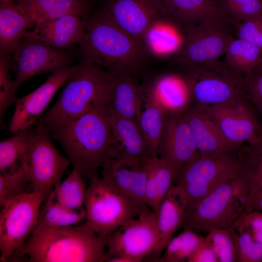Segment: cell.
I'll return each mask as SVG.
<instances>
[{"mask_svg":"<svg viewBox=\"0 0 262 262\" xmlns=\"http://www.w3.org/2000/svg\"><path fill=\"white\" fill-rule=\"evenodd\" d=\"M245 97L255 106L262 118V72L254 70L244 75Z\"/></svg>","mask_w":262,"mask_h":262,"instance_id":"cell-43","label":"cell"},{"mask_svg":"<svg viewBox=\"0 0 262 262\" xmlns=\"http://www.w3.org/2000/svg\"><path fill=\"white\" fill-rule=\"evenodd\" d=\"M231 25L224 18L186 26L183 41L174 61L183 66L202 65L219 60L232 35Z\"/></svg>","mask_w":262,"mask_h":262,"instance_id":"cell-9","label":"cell"},{"mask_svg":"<svg viewBox=\"0 0 262 262\" xmlns=\"http://www.w3.org/2000/svg\"><path fill=\"white\" fill-rule=\"evenodd\" d=\"M86 217L83 207L77 210L65 207L55 200L52 189L46 199L41 210L40 209L34 230L44 228H61L78 225L85 220Z\"/></svg>","mask_w":262,"mask_h":262,"instance_id":"cell-30","label":"cell"},{"mask_svg":"<svg viewBox=\"0 0 262 262\" xmlns=\"http://www.w3.org/2000/svg\"><path fill=\"white\" fill-rule=\"evenodd\" d=\"M33 191L28 176L23 168L0 173V206L2 207L11 200Z\"/></svg>","mask_w":262,"mask_h":262,"instance_id":"cell-37","label":"cell"},{"mask_svg":"<svg viewBox=\"0 0 262 262\" xmlns=\"http://www.w3.org/2000/svg\"><path fill=\"white\" fill-rule=\"evenodd\" d=\"M237 36L262 51V14L236 25Z\"/></svg>","mask_w":262,"mask_h":262,"instance_id":"cell-42","label":"cell"},{"mask_svg":"<svg viewBox=\"0 0 262 262\" xmlns=\"http://www.w3.org/2000/svg\"><path fill=\"white\" fill-rule=\"evenodd\" d=\"M9 67L8 56L0 53V117L2 127L6 111L17 99L15 98L14 81L9 74Z\"/></svg>","mask_w":262,"mask_h":262,"instance_id":"cell-41","label":"cell"},{"mask_svg":"<svg viewBox=\"0 0 262 262\" xmlns=\"http://www.w3.org/2000/svg\"><path fill=\"white\" fill-rule=\"evenodd\" d=\"M47 198L31 191L7 203L0 213L1 262H6L23 245L35 227L41 205Z\"/></svg>","mask_w":262,"mask_h":262,"instance_id":"cell-10","label":"cell"},{"mask_svg":"<svg viewBox=\"0 0 262 262\" xmlns=\"http://www.w3.org/2000/svg\"><path fill=\"white\" fill-rule=\"evenodd\" d=\"M15 254L30 262H102L107 259L104 240L85 222L35 229Z\"/></svg>","mask_w":262,"mask_h":262,"instance_id":"cell-3","label":"cell"},{"mask_svg":"<svg viewBox=\"0 0 262 262\" xmlns=\"http://www.w3.org/2000/svg\"><path fill=\"white\" fill-rule=\"evenodd\" d=\"M51 137L37 124L33 131L23 160V167L33 191L40 192L47 197L60 183L70 164L51 142Z\"/></svg>","mask_w":262,"mask_h":262,"instance_id":"cell-11","label":"cell"},{"mask_svg":"<svg viewBox=\"0 0 262 262\" xmlns=\"http://www.w3.org/2000/svg\"><path fill=\"white\" fill-rule=\"evenodd\" d=\"M16 3L34 27L66 15L83 16L89 9L84 0H19Z\"/></svg>","mask_w":262,"mask_h":262,"instance_id":"cell-27","label":"cell"},{"mask_svg":"<svg viewBox=\"0 0 262 262\" xmlns=\"http://www.w3.org/2000/svg\"><path fill=\"white\" fill-rule=\"evenodd\" d=\"M75 66L56 70L31 93L16 99L9 126L12 134L27 129L34 123L47 107L59 89L68 80Z\"/></svg>","mask_w":262,"mask_h":262,"instance_id":"cell-15","label":"cell"},{"mask_svg":"<svg viewBox=\"0 0 262 262\" xmlns=\"http://www.w3.org/2000/svg\"><path fill=\"white\" fill-rule=\"evenodd\" d=\"M187 262H218L211 245L204 237Z\"/></svg>","mask_w":262,"mask_h":262,"instance_id":"cell-45","label":"cell"},{"mask_svg":"<svg viewBox=\"0 0 262 262\" xmlns=\"http://www.w3.org/2000/svg\"><path fill=\"white\" fill-rule=\"evenodd\" d=\"M0 2H16L19 0H0Z\"/></svg>","mask_w":262,"mask_h":262,"instance_id":"cell-48","label":"cell"},{"mask_svg":"<svg viewBox=\"0 0 262 262\" xmlns=\"http://www.w3.org/2000/svg\"><path fill=\"white\" fill-rule=\"evenodd\" d=\"M254 210L262 212V192L257 195L254 198L246 213Z\"/></svg>","mask_w":262,"mask_h":262,"instance_id":"cell-46","label":"cell"},{"mask_svg":"<svg viewBox=\"0 0 262 262\" xmlns=\"http://www.w3.org/2000/svg\"><path fill=\"white\" fill-rule=\"evenodd\" d=\"M205 238L215 252L218 262H238L236 244L231 228L213 230Z\"/></svg>","mask_w":262,"mask_h":262,"instance_id":"cell-39","label":"cell"},{"mask_svg":"<svg viewBox=\"0 0 262 262\" xmlns=\"http://www.w3.org/2000/svg\"><path fill=\"white\" fill-rule=\"evenodd\" d=\"M64 149L73 168L90 178L112 158L113 137L105 105H99L49 133Z\"/></svg>","mask_w":262,"mask_h":262,"instance_id":"cell-2","label":"cell"},{"mask_svg":"<svg viewBox=\"0 0 262 262\" xmlns=\"http://www.w3.org/2000/svg\"><path fill=\"white\" fill-rule=\"evenodd\" d=\"M185 216V202L179 189L173 185L157 211V225L160 240L154 251L147 257L160 261L177 230L182 227Z\"/></svg>","mask_w":262,"mask_h":262,"instance_id":"cell-24","label":"cell"},{"mask_svg":"<svg viewBox=\"0 0 262 262\" xmlns=\"http://www.w3.org/2000/svg\"><path fill=\"white\" fill-rule=\"evenodd\" d=\"M231 228L236 242L238 262H262V243L254 240L246 230Z\"/></svg>","mask_w":262,"mask_h":262,"instance_id":"cell-40","label":"cell"},{"mask_svg":"<svg viewBox=\"0 0 262 262\" xmlns=\"http://www.w3.org/2000/svg\"><path fill=\"white\" fill-rule=\"evenodd\" d=\"M156 1L162 16L182 30L188 25L224 18L215 0Z\"/></svg>","mask_w":262,"mask_h":262,"instance_id":"cell-22","label":"cell"},{"mask_svg":"<svg viewBox=\"0 0 262 262\" xmlns=\"http://www.w3.org/2000/svg\"><path fill=\"white\" fill-rule=\"evenodd\" d=\"M224 63L237 73L245 75L255 70L262 57V51L254 45L238 37L229 42Z\"/></svg>","mask_w":262,"mask_h":262,"instance_id":"cell-32","label":"cell"},{"mask_svg":"<svg viewBox=\"0 0 262 262\" xmlns=\"http://www.w3.org/2000/svg\"><path fill=\"white\" fill-rule=\"evenodd\" d=\"M157 155L179 172L199 155L183 113L166 115Z\"/></svg>","mask_w":262,"mask_h":262,"instance_id":"cell-16","label":"cell"},{"mask_svg":"<svg viewBox=\"0 0 262 262\" xmlns=\"http://www.w3.org/2000/svg\"><path fill=\"white\" fill-rule=\"evenodd\" d=\"M247 149L200 154L183 167L174 182L183 195L187 213L199 201L228 180L247 172Z\"/></svg>","mask_w":262,"mask_h":262,"instance_id":"cell-5","label":"cell"},{"mask_svg":"<svg viewBox=\"0 0 262 262\" xmlns=\"http://www.w3.org/2000/svg\"><path fill=\"white\" fill-rule=\"evenodd\" d=\"M86 191L82 176L74 168L65 180L56 185L53 189L55 200L72 210L83 207Z\"/></svg>","mask_w":262,"mask_h":262,"instance_id":"cell-34","label":"cell"},{"mask_svg":"<svg viewBox=\"0 0 262 262\" xmlns=\"http://www.w3.org/2000/svg\"><path fill=\"white\" fill-rule=\"evenodd\" d=\"M30 127L13 134L0 143V173L15 171L23 166V158L32 136Z\"/></svg>","mask_w":262,"mask_h":262,"instance_id":"cell-33","label":"cell"},{"mask_svg":"<svg viewBox=\"0 0 262 262\" xmlns=\"http://www.w3.org/2000/svg\"><path fill=\"white\" fill-rule=\"evenodd\" d=\"M142 92L143 107L137 122L151 151L158 155L166 115L154 101Z\"/></svg>","mask_w":262,"mask_h":262,"instance_id":"cell-31","label":"cell"},{"mask_svg":"<svg viewBox=\"0 0 262 262\" xmlns=\"http://www.w3.org/2000/svg\"><path fill=\"white\" fill-rule=\"evenodd\" d=\"M196 108L215 124L228 141L238 147L262 140V127L245 96L214 106Z\"/></svg>","mask_w":262,"mask_h":262,"instance_id":"cell-13","label":"cell"},{"mask_svg":"<svg viewBox=\"0 0 262 262\" xmlns=\"http://www.w3.org/2000/svg\"><path fill=\"white\" fill-rule=\"evenodd\" d=\"M143 103L141 87L129 74L116 75L106 108L118 115L137 121Z\"/></svg>","mask_w":262,"mask_h":262,"instance_id":"cell-26","label":"cell"},{"mask_svg":"<svg viewBox=\"0 0 262 262\" xmlns=\"http://www.w3.org/2000/svg\"><path fill=\"white\" fill-rule=\"evenodd\" d=\"M145 159L110 158L101 165L102 177L130 198L142 211L145 201L147 176Z\"/></svg>","mask_w":262,"mask_h":262,"instance_id":"cell-17","label":"cell"},{"mask_svg":"<svg viewBox=\"0 0 262 262\" xmlns=\"http://www.w3.org/2000/svg\"><path fill=\"white\" fill-rule=\"evenodd\" d=\"M145 163L147 171L146 203L150 209L157 211L174 185L179 171L158 155L146 158Z\"/></svg>","mask_w":262,"mask_h":262,"instance_id":"cell-25","label":"cell"},{"mask_svg":"<svg viewBox=\"0 0 262 262\" xmlns=\"http://www.w3.org/2000/svg\"><path fill=\"white\" fill-rule=\"evenodd\" d=\"M249 189L247 173L228 180L185 215L182 227L206 234L232 228L245 213Z\"/></svg>","mask_w":262,"mask_h":262,"instance_id":"cell-6","label":"cell"},{"mask_svg":"<svg viewBox=\"0 0 262 262\" xmlns=\"http://www.w3.org/2000/svg\"><path fill=\"white\" fill-rule=\"evenodd\" d=\"M186 67L189 73L185 78L196 107L214 106L244 96V75L224 61Z\"/></svg>","mask_w":262,"mask_h":262,"instance_id":"cell-8","label":"cell"},{"mask_svg":"<svg viewBox=\"0 0 262 262\" xmlns=\"http://www.w3.org/2000/svg\"><path fill=\"white\" fill-rule=\"evenodd\" d=\"M183 30L162 16L157 19L145 33L142 44L147 52L157 56L174 55L181 47Z\"/></svg>","mask_w":262,"mask_h":262,"instance_id":"cell-29","label":"cell"},{"mask_svg":"<svg viewBox=\"0 0 262 262\" xmlns=\"http://www.w3.org/2000/svg\"><path fill=\"white\" fill-rule=\"evenodd\" d=\"M84 206L86 224L104 240L143 211L130 198L97 173L89 178Z\"/></svg>","mask_w":262,"mask_h":262,"instance_id":"cell-7","label":"cell"},{"mask_svg":"<svg viewBox=\"0 0 262 262\" xmlns=\"http://www.w3.org/2000/svg\"><path fill=\"white\" fill-rule=\"evenodd\" d=\"M16 65L15 89L36 75L54 72L70 66L72 52L44 43L23 38L12 54Z\"/></svg>","mask_w":262,"mask_h":262,"instance_id":"cell-14","label":"cell"},{"mask_svg":"<svg viewBox=\"0 0 262 262\" xmlns=\"http://www.w3.org/2000/svg\"><path fill=\"white\" fill-rule=\"evenodd\" d=\"M103 12L142 43L150 25L162 16L156 0H109Z\"/></svg>","mask_w":262,"mask_h":262,"instance_id":"cell-18","label":"cell"},{"mask_svg":"<svg viewBox=\"0 0 262 262\" xmlns=\"http://www.w3.org/2000/svg\"><path fill=\"white\" fill-rule=\"evenodd\" d=\"M223 17L232 26L262 14V0H215Z\"/></svg>","mask_w":262,"mask_h":262,"instance_id":"cell-36","label":"cell"},{"mask_svg":"<svg viewBox=\"0 0 262 262\" xmlns=\"http://www.w3.org/2000/svg\"><path fill=\"white\" fill-rule=\"evenodd\" d=\"M116 76L83 59L75 66L58 100L38 124L50 133L99 105L106 106Z\"/></svg>","mask_w":262,"mask_h":262,"instance_id":"cell-4","label":"cell"},{"mask_svg":"<svg viewBox=\"0 0 262 262\" xmlns=\"http://www.w3.org/2000/svg\"><path fill=\"white\" fill-rule=\"evenodd\" d=\"M203 239L194 230L184 229L180 234L169 242L160 262H187Z\"/></svg>","mask_w":262,"mask_h":262,"instance_id":"cell-35","label":"cell"},{"mask_svg":"<svg viewBox=\"0 0 262 262\" xmlns=\"http://www.w3.org/2000/svg\"><path fill=\"white\" fill-rule=\"evenodd\" d=\"M255 70L262 72V57L259 64Z\"/></svg>","mask_w":262,"mask_h":262,"instance_id":"cell-47","label":"cell"},{"mask_svg":"<svg viewBox=\"0 0 262 262\" xmlns=\"http://www.w3.org/2000/svg\"><path fill=\"white\" fill-rule=\"evenodd\" d=\"M232 227L246 230L254 240L262 243V213L254 210L245 214Z\"/></svg>","mask_w":262,"mask_h":262,"instance_id":"cell-44","label":"cell"},{"mask_svg":"<svg viewBox=\"0 0 262 262\" xmlns=\"http://www.w3.org/2000/svg\"><path fill=\"white\" fill-rule=\"evenodd\" d=\"M247 174L249 180V189L245 214L254 198L262 192V140L257 144L247 146Z\"/></svg>","mask_w":262,"mask_h":262,"instance_id":"cell-38","label":"cell"},{"mask_svg":"<svg viewBox=\"0 0 262 262\" xmlns=\"http://www.w3.org/2000/svg\"><path fill=\"white\" fill-rule=\"evenodd\" d=\"M113 137L112 158L143 160L154 155L136 121L106 108Z\"/></svg>","mask_w":262,"mask_h":262,"instance_id":"cell-19","label":"cell"},{"mask_svg":"<svg viewBox=\"0 0 262 262\" xmlns=\"http://www.w3.org/2000/svg\"><path fill=\"white\" fill-rule=\"evenodd\" d=\"M159 240L157 211L148 208L106 237L107 259L123 256L132 262H141L154 251Z\"/></svg>","mask_w":262,"mask_h":262,"instance_id":"cell-12","label":"cell"},{"mask_svg":"<svg viewBox=\"0 0 262 262\" xmlns=\"http://www.w3.org/2000/svg\"><path fill=\"white\" fill-rule=\"evenodd\" d=\"M33 27L27 16L15 2H0V52L13 54L24 38L27 29Z\"/></svg>","mask_w":262,"mask_h":262,"instance_id":"cell-28","label":"cell"},{"mask_svg":"<svg viewBox=\"0 0 262 262\" xmlns=\"http://www.w3.org/2000/svg\"><path fill=\"white\" fill-rule=\"evenodd\" d=\"M141 87L143 93L154 101L165 115L184 113L192 99L186 78L178 75L159 76Z\"/></svg>","mask_w":262,"mask_h":262,"instance_id":"cell-21","label":"cell"},{"mask_svg":"<svg viewBox=\"0 0 262 262\" xmlns=\"http://www.w3.org/2000/svg\"><path fill=\"white\" fill-rule=\"evenodd\" d=\"M184 116L200 154L230 152L242 149L228 141L215 124L201 111L194 108Z\"/></svg>","mask_w":262,"mask_h":262,"instance_id":"cell-23","label":"cell"},{"mask_svg":"<svg viewBox=\"0 0 262 262\" xmlns=\"http://www.w3.org/2000/svg\"><path fill=\"white\" fill-rule=\"evenodd\" d=\"M83 18L85 34L80 46L83 59L115 75L138 72L147 53L142 43L103 12Z\"/></svg>","mask_w":262,"mask_h":262,"instance_id":"cell-1","label":"cell"},{"mask_svg":"<svg viewBox=\"0 0 262 262\" xmlns=\"http://www.w3.org/2000/svg\"><path fill=\"white\" fill-rule=\"evenodd\" d=\"M85 34L82 16L66 15L44 21L27 32L24 38L37 40L53 48L65 49L82 42Z\"/></svg>","mask_w":262,"mask_h":262,"instance_id":"cell-20","label":"cell"}]
</instances>
